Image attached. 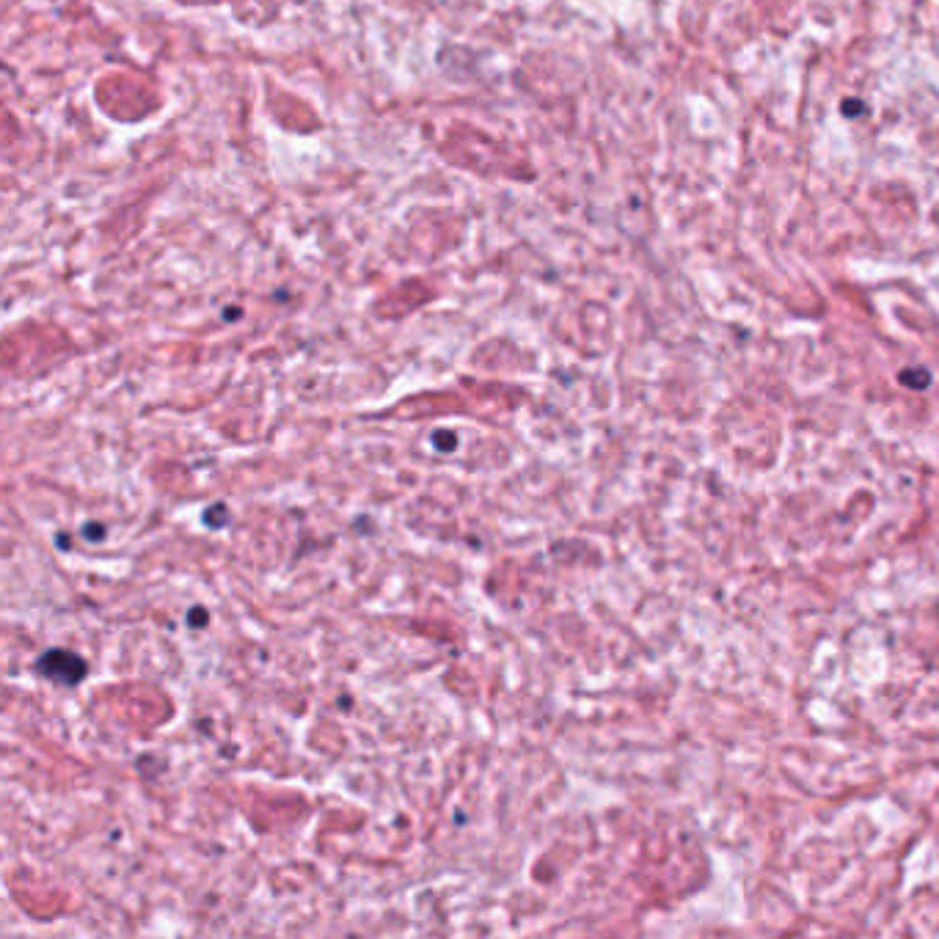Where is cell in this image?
<instances>
[{"instance_id": "obj_1", "label": "cell", "mask_w": 939, "mask_h": 939, "mask_svg": "<svg viewBox=\"0 0 939 939\" xmlns=\"http://www.w3.org/2000/svg\"><path fill=\"white\" fill-rule=\"evenodd\" d=\"M86 661L72 653V650H61V647H53L47 653L39 656L36 661V672L53 683H61V686H75L86 678Z\"/></svg>"}, {"instance_id": "obj_2", "label": "cell", "mask_w": 939, "mask_h": 939, "mask_svg": "<svg viewBox=\"0 0 939 939\" xmlns=\"http://www.w3.org/2000/svg\"><path fill=\"white\" fill-rule=\"evenodd\" d=\"M441 433H444V430H436V436H433V444H436L438 449H441V447H444V449H455L458 438H455V436H441Z\"/></svg>"}, {"instance_id": "obj_3", "label": "cell", "mask_w": 939, "mask_h": 939, "mask_svg": "<svg viewBox=\"0 0 939 939\" xmlns=\"http://www.w3.org/2000/svg\"><path fill=\"white\" fill-rule=\"evenodd\" d=\"M83 535H86V537H91V540H94V543H100V540H102V537H105V526H102V524H94V526H86V529H83Z\"/></svg>"}, {"instance_id": "obj_4", "label": "cell", "mask_w": 939, "mask_h": 939, "mask_svg": "<svg viewBox=\"0 0 939 939\" xmlns=\"http://www.w3.org/2000/svg\"><path fill=\"white\" fill-rule=\"evenodd\" d=\"M188 620H190V625H196V623H199V625H204V623H207V611H204L202 606H193Z\"/></svg>"}]
</instances>
